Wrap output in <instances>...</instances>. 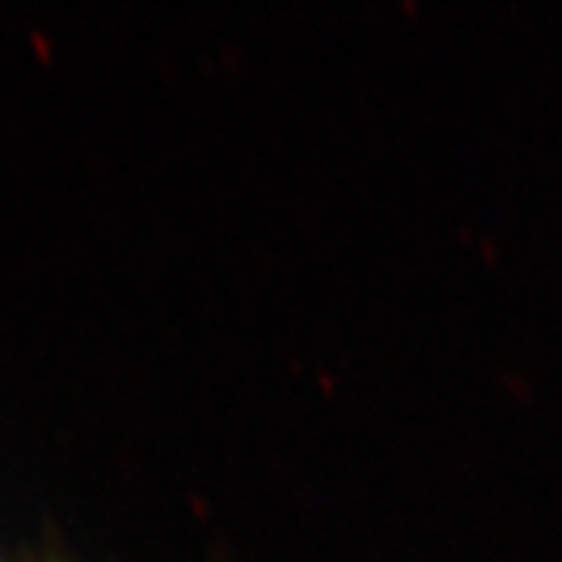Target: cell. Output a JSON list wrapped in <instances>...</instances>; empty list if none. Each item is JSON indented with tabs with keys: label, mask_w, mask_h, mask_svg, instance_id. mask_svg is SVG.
<instances>
[{
	"label": "cell",
	"mask_w": 562,
	"mask_h": 562,
	"mask_svg": "<svg viewBox=\"0 0 562 562\" xmlns=\"http://www.w3.org/2000/svg\"><path fill=\"white\" fill-rule=\"evenodd\" d=\"M0 562H3V560H0Z\"/></svg>",
	"instance_id": "1"
}]
</instances>
